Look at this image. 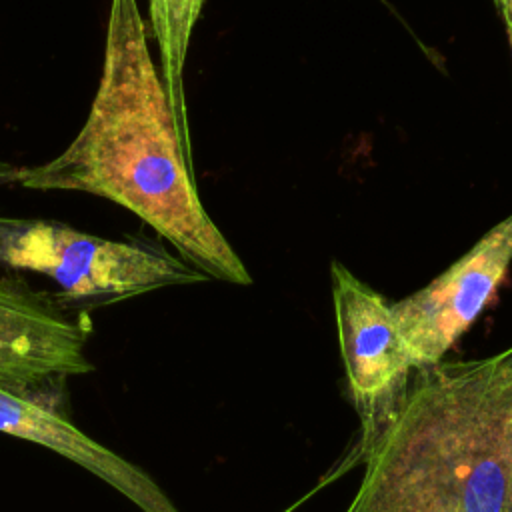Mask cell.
<instances>
[{
  "instance_id": "obj_1",
  "label": "cell",
  "mask_w": 512,
  "mask_h": 512,
  "mask_svg": "<svg viewBox=\"0 0 512 512\" xmlns=\"http://www.w3.org/2000/svg\"><path fill=\"white\" fill-rule=\"evenodd\" d=\"M16 182L112 200L206 278L252 284L198 196L138 0H110L100 80L74 140L48 162L18 168Z\"/></svg>"
},
{
  "instance_id": "obj_2",
  "label": "cell",
  "mask_w": 512,
  "mask_h": 512,
  "mask_svg": "<svg viewBox=\"0 0 512 512\" xmlns=\"http://www.w3.org/2000/svg\"><path fill=\"white\" fill-rule=\"evenodd\" d=\"M416 372L344 512H512V346Z\"/></svg>"
},
{
  "instance_id": "obj_3",
  "label": "cell",
  "mask_w": 512,
  "mask_h": 512,
  "mask_svg": "<svg viewBox=\"0 0 512 512\" xmlns=\"http://www.w3.org/2000/svg\"><path fill=\"white\" fill-rule=\"evenodd\" d=\"M0 266L46 276L66 302L94 306L208 280L146 240H108L56 220L6 214H0Z\"/></svg>"
},
{
  "instance_id": "obj_4",
  "label": "cell",
  "mask_w": 512,
  "mask_h": 512,
  "mask_svg": "<svg viewBox=\"0 0 512 512\" xmlns=\"http://www.w3.org/2000/svg\"><path fill=\"white\" fill-rule=\"evenodd\" d=\"M330 278L348 394L360 422L358 444L342 464L350 470L400 414L412 364L392 304L340 262H332Z\"/></svg>"
},
{
  "instance_id": "obj_5",
  "label": "cell",
  "mask_w": 512,
  "mask_h": 512,
  "mask_svg": "<svg viewBox=\"0 0 512 512\" xmlns=\"http://www.w3.org/2000/svg\"><path fill=\"white\" fill-rule=\"evenodd\" d=\"M512 262V214L418 292L392 304L412 370L442 362L472 326Z\"/></svg>"
},
{
  "instance_id": "obj_6",
  "label": "cell",
  "mask_w": 512,
  "mask_h": 512,
  "mask_svg": "<svg viewBox=\"0 0 512 512\" xmlns=\"http://www.w3.org/2000/svg\"><path fill=\"white\" fill-rule=\"evenodd\" d=\"M86 336L52 300L0 276V386L32 396L92 372Z\"/></svg>"
},
{
  "instance_id": "obj_7",
  "label": "cell",
  "mask_w": 512,
  "mask_h": 512,
  "mask_svg": "<svg viewBox=\"0 0 512 512\" xmlns=\"http://www.w3.org/2000/svg\"><path fill=\"white\" fill-rule=\"evenodd\" d=\"M0 432L40 444L88 470L140 512H178L142 468L90 438L66 416L30 394L0 386Z\"/></svg>"
},
{
  "instance_id": "obj_8",
  "label": "cell",
  "mask_w": 512,
  "mask_h": 512,
  "mask_svg": "<svg viewBox=\"0 0 512 512\" xmlns=\"http://www.w3.org/2000/svg\"><path fill=\"white\" fill-rule=\"evenodd\" d=\"M204 0H148V34L156 42L160 56V76L172 110L184 156L194 168L192 136L188 124L184 66L194 26L200 18Z\"/></svg>"
},
{
  "instance_id": "obj_9",
  "label": "cell",
  "mask_w": 512,
  "mask_h": 512,
  "mask_svg": "<svg viewBox=\"0 0 512 512\" xmlns=\"http://www.w3.org/2000/svg\"><path fill=\"white\" fill-rule=\"evenodd\" d=\"M500 6H502V14H504V20H506L508 34L512 38V0H500Z\"/></svg>"
},
{
  "instance_id": "obj_10",
  "label": "cell",
  "mask_w": 512,
  "mask_h": 512,
  "mask_svg": "<svg viewBox=\"0 0 512 512\" xmlns=\"http://www.w3.org/2000/svg\"><path fill=\"white\" fill-rule=\"evenodd\" d=\"M16 174H18V168L0 164V182H16Z\"/></svg>"
}]
</instances>
